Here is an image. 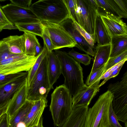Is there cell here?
<instances>
[{"instance_id": "6da1fadb", "label": "cell", "mask_w": 127, "mask_h": 127, "mask_svg": "<svg viewBox=\"0 0 127 127\" xmlns=\"http://www.w3.org/2000/svg\"><path fill=\"white\" fill-rule=\"evenodd\" d=\"M60 60L61 73L64 78V84L72 97L75 96L84 85L83 69L80 63L65 51L55 50Z\"/></svg>"}, {"instance_id": "7a4b0ae2", "label": "cell", "mask_w": 127, "mask_h": 127, "mask_svg": "<svg viewBox=\"0 0 127 127\" xmlns=\"http://www.w3.org/2000/svg\"><path fill=\"white\" fill-rule=\"evenodd\" d=\"M73 109L72 95L69 90L64 84L57 87L51 95L49 106L54 126L61 127Z\"/></svg>"}, {"instance_id": "3957f363", "label": "cell", "mask_w": 127, "mask_h": 127, "mask_svg": "<svg viewBox=\"0 0 127 127\" xmlns=\"http://www.w3.org/2000/svg\"><path fill=\"white\" fill-rule=\"evenodd\" d=\"M30 8L41 21L60 24L70 18L63 0H39L32 4Z\"/></svg>"}, {"instance_id": "277c9868", "label": "cell", "mask_w": 127, "mask_h": 127, "mask_svg": "<svg viewBox=\"0 0 127 127\" xmlns=\"http://www.w3.org/2000/svg\"><path fill=\"white\" fill-rule=\"evenodd\" d=\"M114 97L108 90L100 95L94 104L89 109L84 127H109V111Z\"/></svg>"}, {"instance_id": "5b68a950", "label": "cell", "mask_w": 127, "mask_h": 127, "mask_svg": "<svg viewBox=\"0 0 127 127\" xmlns=\"http://www.w3.org/2000/svg\"><path fill=\"white\" fill-rule=\"evenodd\" d=\"M79 25L95 41L96 20L98 15L95 0H75Z\"/></svg>"}, {"instance_id": "8992f818", "label": "cell", "mask_w": 127, "mask_h": 127, "mask_svg": "<svg viewBox=\"0 0 127 127\" xmlns=\"http://www.w3.org/2000/svg\"><path fill=\"white\" fill-rule=\"evenodd\" d=\"M46 54L34 77L30 88L28 89L27 99L34 101L47 99L48 93L52 89L48 74Z\"/></svg>"}, {"instance_id": "52a82bcc", "label": "cell", "mask_w": 127, "mask_h": 127, "mask_svg": "<svg viewBox=\"0 0 127 127\" xmlns=\"http://www.w3.org/2000/svg\"><path fill=\"white\" fill-rule=\"evenodd\" d=\"M107 88L113 95V107L118 120L125 123L127 121V71L119 81L110 84Z\"/></svg>"}, {"instance_id": "ba28073f", "label": "cell", "mask_w": 127, "mask_h": 127, "mask_svg": "<svg viewBox=\"0 0 127 127\" xmlns=\"http://www.w3.org/2000/svg\"><path fill=\"white\" fill-rule=\"evenodd\" d=\"M43 28L50 38L55 50L76 47L77 43L70 34L60 24L41 21Z\"/></svg>"}, {"instance_id": "9c48e42d", "label": "cell", "mask_w": 127, "mask_h": 127, "mask_svg": "<svg viewBox=\"0 0 127 127\" xmlns=\"http://www.w3.org/2000/svg\"><path fill=\"white\" fill-rule=\"evenodd\" d=\"M37 57L25 54H17L0 61V74L28 72L34 64Z\"/></svg>"}, {"instance_id": "30bf717a", "label": "cell", "mask_w": 127, "mask_h": 127, "mask_svg": "<svg viewBox=\"0 0 127 127\" xmlns=\"http://www.w3.org/2000/svg\"><path fill=\"white\" fill-rule=\"evenodd\" d=\"M0 8L8 20L14 25L41 22L30 8H23L10 3L0 6Z\"/></svg>"}, {"instance_id": "8fae6325", "label": "cell", "mask_w": 127, "mask_h": 127, "mask_svg": "<svg viewBox=\"0 0 127 127\" xmlns=\"http://www.w3.org/2000/svg\"><path fill=\"white\" fill-rule=\"evenodd\" d=\"M27 75L18 78L0 86V116L6 113L9 101L27 81Z\"/></svg>"}, {"instance_id": "7c38bea8", "label": "cell", "mask_w": 127, "mask_h": 127, "mask_svg": "<svg viewBox=\"0 0 127 127\" xmlns=\"http://www.w3.org/2000/svg\"><path fill=\"white\" fill-rule=\"evenodd\" d=\"M74 39L77 43L76 47L89 55L95 57V49L90 45L76 28L74 23L69 18L60 24Z\"/></svg>"}, {"instance_id": "4fadbf2b", "label": "cell", "mask_w": 127, "mask_h": 127, "mask_svg": "<svg viewBox=\"0 0 127 127\" xmlns=\"http://www.w3.org/2000/svg\"><path fill=\"white\" fill-rule=\"evenodd\" d=\"M27 80L14 93L9 101L6 114L9 123L15 118L20 108L25 103L27 96Z\"/></svg>"}, {"instance_id": "5bb4252c", "label": "cell", "mask_w": 127, "mask_h": 127, "mask_svg": "<svg viewBox=\"0 0 127 127\" xmlns=\"http://www.w3.org/2000/svg\"><path fill=\"white\" fill-rule=\"evenodd\" d=\"M99 81L88 86L85 84L77 94L72 97L73 108L79 106H88L93 97L99 90Z\"/></svg>"}, {"instance_id": "9a60e30c", "label": "cell", "mask_w": 127, "mask_h": 127, "mask_svg": "<svg viewBox=\"0 0 127 127\" xmlns=\"http://www.w3.org/2000/svg\"><path fill=\"white\" fill-rule=\"evenodd\" d=\"M111 37L117 35H127V25L119 17L108 14L100 16Z\"/></svg>"}, {"instance_id": "2e32d148", "label": "cell", "mask_w": 127, "mask_h": 127, "mask_svg": "<svg viewBox=\"0 0 127 127\" xmlns=\"http://www.w3.org/2000/svg\"><path fill=\"white\" fill-rule=\"evenodd\" d=\"M47 99L34 101L30 111L23 123L26 127H35L38 124L44 111L47 106Z\"/></svg>"}, {"instance_id": "e0dca14e", "label": "cell", "mask_w": 127, "mask_h": 127, "mask_svg": "<svg viewBox=\"0 0 127 127\" xmlns=\"http://www.w3.org/2000/svg\"><path fill=\"white\" fill-rule=\"evenodd\" d=\"M47 55L48 74L52 89L53 85L62 74L61 65L60 60L54 52H49L47 50Z\"/></svg>"}, {"instance_id": "ac0fdd59", "label": "cell", "mask_w": 127, "mask_h": 127, "mask_svg": "<svg viewBox=\"0 0 127 127\" xmlns=\"http://www.w3.org/2000/svg\"><path fill=\"white\" fill-rule=\"evenodd\" d=\"M89 109L87 106L73 108L69 117L60 127H84Z\"/></svg>"}, {"instance_id": "d6986e66", "label": "cell", "mask_w": 127, "mask_h": 127, "mask_svg": "<svg viewBox=\"0 0 127 127\" xmlns=\"http://www.w3.org/2000/svg\"><path fill=\"white\" fill-rule=\"evenodd\" d=\"M95 35V41L97 46H103L110 44L111 37L100 16L97 15L96 20Z\"/></svg>"}, {"instance_id": "ffe728a7", "label": "cell", "mask_w": 127, "mask_h": 127, "mask_svg": "<svg viewBox=\"0 0 127 127\" xmlns=\"http://www.w3.org/2000/svg\"><path fill=\"white\" fill-rule=\"evenodd\" d=\"M111 52V44L97 46L95 48V54L92 73L104 64H106L110 57Z\"/></svg>"}, {"instance_id": "44dd1931", "label": "cell", "mask_w": 127, "mask_h": 127, "mask_svg": "<svg viewBox=\"0 0 127 127\" xmlns=\"http://www.w3.org/2000/svg\"><path fill=\"white\" fill-rule=\"evenodd\" d=\"M2 40L7 44L11 53L14 54H25V38L24 34L20 36L10 35Z\"/></svg>"}, {"instance_id": "7402d4cb", "label": "cell", "mask_w": 127, "mask_h": 127, "mask_svg": "<svg viewBox=\"0 0 127 127\" xmlns=\"http://www.w3.org/2000/svg\"><path fill=\"white\" fill-rule=\"evenodd\" d=\"M110 57L117 56L127 50V35H117L111 38Z\"/></svg>"}, {"instance_id": "603a6c76", "label": "cell", "mask_w": 127, "mask_h": 127, "mask_svg": "<svg viewBox=\"0 0 127 127\" xmlns=\"http://www.w3.org/2000/svg\"><path fill=\"white\" fill-rule=\"evenodd\" d=\"M34 101L27 99L13 119L9 123V127H16L18 124L24 121L33 105Z\"/></svg>"}, {"instance_id": "cb8c5ba5", "label": "cell", "mask_w": 127, "mask_h": 127, "mask_svg": "<svg viewBox=\"0 0 127 127\" xmlns=\"http://www.w3.org/2000/svg\"><path fill=\"white\" fill-rule=\"evenodd\" d=\"M15 25L20 31L29 32L42 37L43 27L41 22L36 23L18 24Z\"/></svg>"}, {"instance_id": "d4e9b609", "label": "cell", "mask_w": 127, "mask_h": 127, "mask_svg": "<svg viewBox=\"0 0 127 127\" xmlns=\"http://www.w3.org/2000/svg\"><path fill=\"white\" fill-rule=\"evenodd\" d=\"M47 49L44 45L41 53L37 56V58L34 64L30 69L28 72L27 76V86L29 89L31 86L34 77L44 58L46 55Z\"/></svg>"}, {"instance_id": "484cf974", "label": "cell", "mask_w": 127, "mask_h": 127, "mask_svg": "<svg viewBox=\"0 0 127 127\" xmlns=\"http://www.w3.org/2000/svg\"><path fill=\"white\" fill-rule=\"evenodd\" d=\"M25 38V54L29 55L35 56V48L40 43L36 35L28 32L24 33Z\"/></svg>"}, {"instance_id": "4316f807", "label": "cell", "mask_w": 127, "mask_h": 127, "mask_svg": "<svg viewBox=\"0 0 127 127\" xmlns=\"http://www.w3.org/2000/svg\"><path fill=\"white\" fill-rule=\"evenodd\" d=\"M106 64L98 68L88 76L85 84L88 86H90L99 80L104 73Z\"/></svg>"}, {"instance_id": "83f0119b", "label": "cell", "mask_w": 127, "mask_h": 127, "mask_svg": "<svg viewBox=\"0 0 127 127\" xmlns=\"http://www.w3.org/2000/svg\"><path fill=\"white\" fill-rule=\"evenodd\" d=\"M68 54L77 61L85 65H88L90 63L92 58L87 54H84L79 53L75 51L73 49L70 51Z\"/></svg>"}, {"instance_id": "f1b7e54d", "label": "cell", "mask_w": 127, "mask_h": 127, "mask_svg": "<svg viewBox=\"0 0 127 127\" xmlns=\"http://www.w3.org/2000/svg\"><path fill=\"white\" fill-rule=\"evenodd\" d=\"M127 58V50L117 56L110 58L106 64L104 73L108 69Z\"/></svg>"}, {"instance_id": "f546056e", "label": "cell", "mask_w": 127, "mask_h": 127, "mask_svg": "<svg viewBox=\"0 0 127 127\" xmlns=\"http://www.w3.org/2000/svg\"><path fill=\"white\" fill-rule=\"evenodd\" d=\"M28 74V72H22L7 74H0V86H2L14 79Z\"/></svg>"}, {"instance_id": "4dcf8cb0", "label": "cell", "mask_w": 127, "mask_h": 127, "mask_svg": "<svg viewBox=\"0 0 127 127\" xmlns=\"http://www.w3.org/2000/svg\"><path fill=\"white\" fill-rule=\"evenodd\" d=\"M68 9L70 18L74 22L79 25L76 11L75 0H63Z\"/></svg>"}, {"instance_id": "1f68e13d", "label": "cell", "mask_w": 127, "mask_h": 127, "mask_svg": "<svg viewBox=\"0 0 127 127\" xmlns=\"http://www.w3.org/2000/svg\"><path fill=\"white\" fill-rule=\"evenodd\" d=\"M18 29L16 26L12 24L0 8V32L3 29Z\"/></svg>"}, {"instance_id": "d6a6232c", "label": "cell", "mask_w": 127, "mask_h": 127, "mask_svg": "<svg viewBox=\"0 0 127 127\" xmlns=\"http://www.w3.org/2000/svg\"><path fill=\"white\" fill-rule=\"evenodd\" d=\"M15 55L11 53L5 42L2 40L0 41V62L6 59Z\"/></svg>"}, {"instance_id": "836d02e7", "label": "cell", "mask_w": 127, "mask_h": 127, "mask_svg": "<svg viewBox=\"0 0 127 127\" xmlns=\"http://www.w3.org/2000/svg\"><path fill=\"white\" fill-rule=\"evenodd\" d=\"M109 127H123L119 123L117 116L114 111L112 104L111 105L109 111Z\"/></svg>"}, {"instance_id": "e575fe53", "label": "cell", "mask_w": 127, "mask_h": 127, "mask_svg": "<svg viewBox=\"0 0 127 127\" xmlns=\"http://www.w3.org/2000/svg\"><path fill=\"white\" fill-rule=\"evenodd\" d=\"M74 23L76 28L79 31L81 35L90 45L94 47L95 42L92 38L91 36L78 24L75 22Z\"/></svg>"}, {"instance_id": "d590c367", "label": "cell", "mask_w": 127, "mask_h": 127, "mask_svg": "<svg viewBox=\"0 0 127 127\" xmlns=\"http://www.w3.org/2000/svg\"><path fill=\"white\" fill-rule=\"evenodd\" d=\"M42 37L43 39L44 45L46 47L48 51L51 52L55 50V47L51 40L44 28Z\"/></svg>"}, {"instance_id": "8d00e7d4", "label": "cell", "mask_w": 127, "mask_h": 127, "mask_svg": "<svg viewBox=\"0 0 127 127\" xmlns=\"http://www.w3.org/2000/svg\"><path fill=\"white\" fill-rule=\"evenodd\" d=\"M127 61V58L122 61L114 65L108 69L102 75L100 79V81L102 79H105L109 77L112 72L121 66H123L125 62Z\"/></svg>"}, {"instance_id": "74e56055", "label": "cell", "mask_w": 127, "mask_h": 127, "mask_svg": "<svg viewBox=\"0 0 127 127\" xmlns=\"http://www.w3.org/2000/svg\"><path fill=\"white\" fill-rule=\"evenodd\" d=\"M115 14L121 18H126L124 13L120 9L118 5L114 0H108Z\"/></svg>"}, {"instance_id": "f35d334b", "label": "cell", "mask_w": 127, "mask_h": 127, "mask_svg": "<svg viewBox=\"0 0 127 127\" xmlns=\"http://www.w3.org/2000/svg\"><path fill=\"white\" fill-rule=\"evenodd\" d=\"M11 3L21 7L30 8L32 4V0H10Z\"/></svg>"}, {"instance_id": "ab89813d", "label": "cell", "mask_w": 127, "mask_h": 127, "mask_svg": "<svg viewBox=\"0 0 127 127\" xmlns=\"http://www.w3.org/2000/svg\"><path fill=\"white\" fill-rule=\"evenodd\" d=\"M120 9L127 18V0H115Z\"/></svg>"}, {"instance_id": "60d3db41", "label": "cell", "mask_w": 127, "mask_h": 127, "mask_svg": "<svg viewBox=\"0 0 127 127\" xmlns=\"http://www.w3.org/2000/svg\"><path fill=\"white\" fill-rule=\"evenodd\" d=\"M123 66H121L118 68L114 71L110 75L108 78L104 80L103 81L99 84V87H100L102 86L109 79L115 77L117 76L119 74V72L122 68Z\"/></svg>"}, {"instance_id": "b9f144b4", "label": "cell", "mask_w": 127, "mask_h": 127, "mask_svg": "<svg viewBox=\"0 0 127 127\" xmlns=\"http://www.w3.org/2000/svg\"><path fill=\"white\" fill-rule=\"evenodd\" d=\"M9 122L6 114L0 116V127H9Z\"/></svg>"}, {"instance_id": "7bdbcfd3", "label": "cell", "mask_w": 127, "mask_h": 127, "mask_svg": "<svg viewBox=\"0 0 127 127\" xmlns=\"http://www.w3.org/2000/svg\"><path fill=\"white\" fill-rule=\"evenodd\" d=\"M43 50L40 44H37L35 48V56H37L41 53Z\"/></svg>"}, {"instance_id": "ee69618b", "label": "cell", "mask_w": 127, "mask_h": 127, "mask_svg": "<svg viewBox=\"0 0 127 127\" xmlns=\"http://www.w3.org/2000/svg\"><path fill=\"white\" fill-rule=\"evenodd\" d=\"M35 127H44L43 124V118L41 117L38 125Z\"/></svg>"}, {"instance_id": "f6af8a7d", "label": "cell", "mask_w": 127, "mask_h": 127, "mask_svg": "<svg viewBox=\"0 0 127 127\" xmlns=\"http://www.w3.org/2000/svg\"><path fill=\"white\" fill-rule=\"evenodd\" d=\"M125 127H127V121L125 123Z\"/></svg>"}, {"instance_id": "bcb514c9", "label": "cell", "mask_w": 127, "mask_h": 127, "mask_svg": "<svg viewBox=\"0 0 127 127\" xmlns=\"http://www.w3.org/2000/svg\"><path fill=\"white\" fill-rule=\"evenodd\" d=\"M109 127H110L109 126Z\"/></svg>"}, {"instance_id": "7dc6e473", "label": "cell", "mask_w": 127, "mask_h": 127, "mask_svg": "<svg viewBox=\"0 0 127 127\" xmlns=\"http://www.w3.org/2000/svg\"></svg>"}]
</instances>
